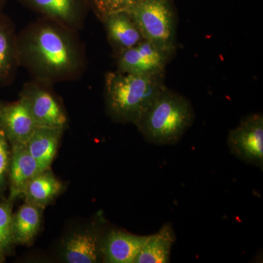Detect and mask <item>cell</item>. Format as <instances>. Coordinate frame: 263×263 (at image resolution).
<instances>
[{"label": "cell", "mask_w": 263, "mask_h": 263, "mask_svg": "<svg viewBox=\"0 0 263 263\" xmlns=\"http://www.w3.org/2000/svg\"><path fill=\"white\" fill-rule=\"evenodd\" d=\"M19 66L36 82L50 86L75 80L86 67L78 32L41 18L17 34Z\"/></svg>", "instance_id": "6da1fadb"}, {"label": "cell", "mask_w": 263, "mask_h": 263, "mask_svg": "<svg viewBox=\"0 0 263 263\" xmlns=\"http://www.w3.org/2000/svg\"><path fill=\"white\" fill-rule=\"evenodd\" d=\"M165 87L164 76L108 72L105 97L109 115L118 122L136 124Z\"/></svg>", "instance_id": "7a4b0ae2"}, {"label": "cell", "mask_w": 263, "mask_h": 263, "mask_svg": "<svg viewBox=\"0 0 263 263\" xmlns=\"http://www.w3.org/2000/svg\"><path fill=\"white\" fill-rule=\"evenodd\" d=\"M194 118L187 99L165 87L136 125L149 143L171 145L182 138Z\"/></svg>", "instance_id": "3957f363"}, {"label": "cell", "mask_w": 263, "mask_h": 263, "mask_svg": "<svg viewBox=\"0 0 263 263\" xmlns=\"http://www.w3.org/2000/svg\"><path fill=\"white\" fill-rule=\"evenodd\" d=\"M126 11L145 40L173 57L176 49V24L170 0H144Z\"/></svg>", "instance_id": "277c9868"}, {"label": "cell", "mask_w": 263, "mask_h": 263, "mask_svg": "<svg viewBox=\"0 0 263 263\" xmlns=\"http://www.w3.org/2000/svg\"><path fill=\"white\" fill-rule=\"evenodd\" d=\"M48 86L33 81L24 84L20 98L27 105L37 127L65 129L67 117Z\"/></svg>", "instance_id": "5b68a950"}, {"label": "cell", "mask_w": 263, "mask_h": 263, "mask_svg": "<svg viewBox=\"0 0 263 263\" xmlns=\"http://www.w3.org/2000/svg\"><path fill=\"white\" fill-rule=\"evenodd\" d=\"M228 144L232 153L240 160L262 167V114H253L243 118L230 130Z\"/></svg>", "instance_id": "8992f818"}, {"label": "cell", "mask_w": 263, "mask_h": 263, "mask_svg": "<svg viewBox=\"0 0 263 263\" xmlns=\"http://www.w3.org/2000/svg\"><path fill=\"white\" fill-rule=\"evenodd\" d=\"M116 58L117 70L139 75L164 76L166 66L172 57L143 39Z\"/></svg>", "instance_id": "52a82bcc"}, {"label": "cell", "mask_w": 263, "mask_h": 263, "mask_svg": "<svg viewBox=\"0 0 263 263\" xmlns=\"http://www.w3.org/2000/svg\"><path fill=\"white\" fill-rule=\"evenodd\" d=\"M43 18L78 31L84 26L86 0H22Z\"/></svg>", "instance_id": "ba28073f"}, {"label": "cell", "mask_w": 263, "mask_h": 263, "mask_svg": "<svg viewBox=\"0 0 263 263\" xmlns=\"http://www.w3.org/2000/svg\"><path fill=\"white\" fill-rule=\"evenodd\" d=\"M36 127L27 105L20 98L13 103H0V130L11 144H26Z\"/></svg>", "instance_id": "9c48e42d"}, {"label": "cell", "mask_w": 263, "mask_h": 263, "mask_svg": "<svg viewBox=\"0 0 263 263\" xmlns=\"http://www.w3.org/2000/svg\"><path fill=\"white\" fill-rule=\"evenodd\" d=\"M100 18L115 57L144 39L136 22L126 10L109 13Z\"/></svg>", "instance_id": "30bf717a"}, {"label": "cell", "mask_w": 263, "mask_h": 263, "mask_svg": "<svg viewBox=\"0 0 263 263\" xmlns=\"http://www.w3.org/2000/svg\"><path fill=\"white\" fill-rule=\"evenodd\" d=\"M9 167L10 200L23 195L27 183L42 172L25 144L12 143Z\"/></svg>", "instance_id": "8fae6325"}, {"label": "cell", "mask_w": 263, "mask_h": 263, "mask_svg": "<svg viewBox=\"0 0 263 263\" xmlns=\"http://www.w3.org/2000/svg\"><path fill=\"white\" fill-rule=\"evenodd\" d=\"M148 236L122 231H112L102 246L104 259L110 263H134L136 256L146 243Z\"/></svg>", "instance_id": "7c38bea8"}, {"label": "cell", "mask_w": 263, "mask_h": 263, "mask_svg": "<svg viewBox=\"0 0 263 263\" xmlns=\"http://www.w3.org/2000/svg\"><path fill=\"white\" fill-rule=\"evenodd\" d=\"M18 67L14 24L3 14L0 15V86H5L13 81Z\"/></svg>", "instance_id": "4fadbf2b"}, {"label": "cell", "mask_w": 263, "mask_h": 263, "mask_svg": "<svg viewBox=\"0 0 263 263\" xmlns=\"http://www.w3.org/2000/svg\"><path fill=\"white\" fill-rule=\"evenodd\" d=\"M63 130L58 128L36 127L26 143L27 149L42 172L50 168Z\"/></svg>", "instance_id": "5bb4252c"}, {"label": "cell", "mask_w": 263, "mask_h": 263, "mask_svg": "<svg viewBox=\"0 0 263 263\" xmlns=\"http://www.w3.org/2000/svg\"><path fill=\"white\" fill-rule=\"evenodd\" d=\"M174 241V230L171 226L165 224L160 231L148 236L134 263L168 262Z\"/></svg>", "instance_id": "9a60e30c"}, {"label": "cell", "mask_w": 263, "mask_h": 263, "mask_svg": "<svg viewBox=\"0 0 263 263\" xmlns=\"http://www.w3.org/2000/svg\"><path fill=\"white\" fill-rule=\"evenodd\" d=\"M62 257L68 263H93L98 258V240L89 232L71 235L64 243Z\"/></svg>", "instance_id": "2e32d148"}, {"label": "cell", "mask_w": 263, "mask_h": 263, "mask_svg": "<svg viewBox=\"0 0 263 263\" xmlns=\"http://www.w3.org/2000/svg\"><path fill=\"white\" fill-rule=\"evenodd\" d=\"M62 190V183L49 169L43 171L27 183L23 195L27 202L43 208L48 205Z\"/></svg>", "instance_id": "e0dca14e"}, {"label": "cell", "mask_w": 263, "mask_h": 263, "mask_svg": "<svg viewBox=\"0 0 263 263\" xmlns=\"http://www.w3.org/2000/svg\"><path fill=\"white\" fill-rule=\"evenodd\" d=\"M41 209L27 202L13 216V242L22 245L32 242L41 226Z\"/></svg>", "instance_id": "ac0fdd59"}, {"label": "cell", "mask_w": 263, "mask_h": 263, "mask_svg": "<svg viewBox=\"0 0 263 263\" xmlns=\"http://www.w3.org/2000/svg\"><path fill=\"white\" fill-rule=\"evenodd\" d=\"M13 216L9 202L0 203V261L13 243Z\"/></svg>", "instance_id": "d6986e66"}, {"label": "cell", "mask_w": 263, "mask_h": 263, "mask_svg": "<svg viewBox=\"0 0 263 263\" xmlns=\"http://www.w3.org/2000/svg\"><path fill=\"white\" fill-rule=\"evenodd\" d=\"M144 0H94L100 18L114 12L128 10Z\"/></svg>", "instance_id": "ffe728a7"}, {"label": "cell", "mask_w": 263, "mask_h": 263, "mask_svg": "<svg viewBox=\"0 0 263 263\" xmlns=\"http://www.w3.org/2000/svg\"><path fill=\"white\" fill-rule=\"evenodd\" d=\"M8 140L2 130H0V191L5 186V178L9 171L10 152Z\"/></svg>", "instance_id": "44dd1931"}, {"label": "cell", "mask_w": 263, "mask_h": 263, "mask_svg": "<svg viewBox=\"0 0 263 263\" xmlns=\"http://www.w3.org/2000/svg\"><path fill=\"white\" fill-rule=\"evenodd\" d=\"M5 0H0V15H3V7H4Z\"/></svg>", "instance_id": "7402d4cb"}]
</instances>
